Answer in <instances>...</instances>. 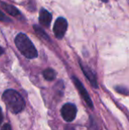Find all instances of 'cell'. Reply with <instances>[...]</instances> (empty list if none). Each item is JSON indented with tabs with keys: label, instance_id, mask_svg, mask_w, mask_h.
Wrapping results in <instances>:
<instances>
[{
	"label": "cell",
	"instance_id": "obj_12",
	"mask_svg": "<svg viewBox=\"0 0 129 130\" xmlns=\"http://www.w3.org/2000/svg\"><path fill=\"white\" fill-rule=\"evenodd\" d=\"M117 91L118 92H119L120 94H124V95H127L128 94V90H126V89H119V88H117Z\"/></svg>",
	"mask_w": 129,
	"mask_h": 130
},
{
	"label": "cell",
	"instance_id": "obj_16",
	"mask_svg": "<svg viewBox=\"0 0 129 130\" xmlns=\"http://www.w3.org/2000/svg\"><path fill=\"white\" fill-rule=\"evenodd\" d=\"M3 53H4V49L2 48L1 46H0V56H1V55L3 54Z\"/></svg>",
	"mask_w": 129,
	"mask_h": 130
},
{
	"label": "cell",
	"instance_id": "obj_2",
	"mask_svg": "<svg viewBox=\"0 0 129 130\" xmlns=\"http://www.w3.org/2000/svg\"><path fill=\"white\" fill-rule=\"evenodd\" d=\"M15 44L18 50L27 58H34L37 57V51L30 39L25 34H19L15 37Z\"/></svg>",
	"mask_w": 129,
	"mask_h": 130
},
{
	"label": "cell",
	"instance_id": "obj_10",
	"mask_svg": "<svg viewBox=\"0 0 129 130\" xmlns=\"http://www.w3.org/2000/svg\"><path fill=\"white\" fill-rule=\"evenodd\" d=\"M34 29L36 31V33H37L40 36H42V37L44 38V39H49V37H48V36L46 35V33H45L42 28L38 27L37 26H34Z\"/></svg>",
	"mask_w": 129,
	"mask_h": 130
},
{
	"label": "cell",
	"instance_id": "obj_17",
	"mask_svg": "<svg viewBox=\"0 0 129 130\" xmlns=\"http://www.w3.org/2000/svg\"><path fill=\"white\" fill-rule=\"evenodd\" d=\"M102 1H103V2H107V0H102Z\"/></svg>",
	"mask_w": 129,
	"mask_h": 130
},
{
	"label": "cell",
	"instance_id": "obj_15",
	"mask_svg": "<svg viewBox=\"0 0 129 130\" xmlns=\"http://www.w3.org/2000/svg\"><path fill=\"white\" fill-rule=\"evenodd\" d=\"M3 119H4L3 112H2V109H1V107H0V125H1V123L3 122Z\"/></svg>",
	"mask_w": 129,
	"mask_h": 130
},
{
	"label": "cell",
	"instance_id": "obj_5",
	"mask_svg": "<svg viewBox=\"0 0 129 130\" xmlns=\"http://www.w3.org/2000/svg\"><path fill=\"white\" fill-rule=\"evenodd\" d=\"M67 30V21L64 18H59L56 21L53 27L54 35L58 39H61L64 37L65 32Z\"/></svg>",
	"mask_w": 129,
	"mask_h": 130
},
{
	"label": "cell",
	"instance_id": "obj_6",
	"mask_svg": "<svg viewBox=\"0 0 129 130\" xmlns=\"http://www.w3.org/2000/svg\"><path fill=\"white\" fill-rule=\"evenodd\" d=\"M80 67H81V70H82L84 75L88 78V80H89V82L91 83V85L93 86L94 88H97V77H96V74L92 72V70L88 67V66L84 65L82 63V61L80 60Z\"/></svg>",
	"mask_w": 129,
	"mask_h": 130
},
{
	"label": "cell",
	"instance_id": "obj_4",
	"mask_svg": "<svg viewBox=\"0 0 129 130\" xmlns=\"http://www.w3.org/2000/svg\"><path fill=\"white\" fill-rule=\"evenodd\" d=\"M72 80H73V83L75 85L77 90L79 91L80 95L81 96V98H83V100L85 101V103L87 104V105L89 106L90 108H93V103H92V100L90 98L89 95H88V91L86 90L85 87L83 86V84L81 82V80L76 77H72Z\"/></svg>",
	"mask_w": 129,
	"mask_h": 130
},
{
	"label": "cell",
	"instance_id": "obj_9",
	"mask_svg": "<svg viewBox=\"0 0 129 130\" xmlns=\"http://www.w3.org/2000/svg\"><path fill=\"white\" fill-rule=\"evenodd\" d=\"M43 75L44 77L45 80H53L54 79L56 78L57 76V73L51 68H48V69H45L43 73Z\"/></svg>",
	"mask_w": 129,
	"mask_h": 130
},
{
	"label": "cell",
	"instance_id": "obj_11",
	"mask_svg": "<svg viewBox=\"0 0 129 130\" xmlns=\"http://www.w3.org/2000/svg\"><path fill=\"white\" fill-rule=\"evenodd\" d=\"M0 21H8L9 19L6 17V16L4 14V12H2L1 11H0Z\"/></svg>",
	"mask_w": 129,
	"mask_h": 130
},
{
	"label": "cell",
	"instance_id": "obj_8",
	"mask_svg": "<svg viewBox=\"0 0 129 130\" xmlns=\"http://www.w3.org/2000/svg\"><path fill=\"white\" fill-rule=\"evenodd\" d=\"M2 7L4 8V10L6 12H8L10 15L12 16H18L20 14V12L17 8L13 6V5H7V4L3 3L2 4Z\"/></svg>",
	"mask_w": 129,
	"mask_h": 130
},
{
	"label": "cell",
	"instance_id": "obj_13",
	"mask_svg": "<svg viewBox=\"0 0 129 130\" xmlns=\"http://www.w3.org/2000/svg\"><path fill=\"white\" fill-rule=\"evenodd\" d=\"M1 130H12V128H11V126L9 124H5V125H4Z\"/></svg>",
	"mask_w": 129,
	"mask_h": 130
},
{
	"label": "cell",
	"instance_id": "obj_3",
	"mask_svg": "<svg viewBox=\"0 0 129 130\" xmlns=\"http://www.w3.org/2000/svg\"><path fill=\"white\" fill-rule=\"evenodd\" d=\"M76 113H77L76 106L70 103L65 104V105H63L62 109H61V115L66 122L72 121L75 119Z\"/></svg>",
	"mask_w": 129,
	"mask_h": 130
},
{
	"label": "cell",
	"instance_id": "obj_7",
	"mask_svg": "<svg viewBox=\"0 0 129 130\" xmlns=\"http://www.w3.org/2000/svg\"><path fill=\"white\" fill-rule=\"evenodd\" d=\"M52 16L50 12L45 9H42L39 15V21L43 26L48 27L51 22Z\"/></svg>",
	"mask_w": 129,
	"mask_h": 130
},
{
	"label": "cell",
	"instance_id": "obj_1",
	"mask_svg": "<svg viewBox=\"0 0 129 130\" xmlns=\"http://www.w3.org/2000/svg\"><path fill=\"white\" fill-rule=\"evenodd\" d=\"M3 101L12 113H19L24 109L25 102L21 94L13 89H7L3 94Z\"/></svg>",
	"mask_w": 129,
	"mask_h": 130
},
{
	"label": "cell",
	"instance_id": "obj_14",
	"mask_svg": "<svg viewBox=\"0 0 129 130\" xmlns=\"http://www.w3.org/2000/svg\"><path fill=\"white\" fill-rule=\"evenodd\" d=\"M92 123H91V127H90V130H97V126H96V124L95 123H93V121H91Z\"/></svg>",
	"mask_w": 129,
	"mask_h": 130
}]
</instances>
